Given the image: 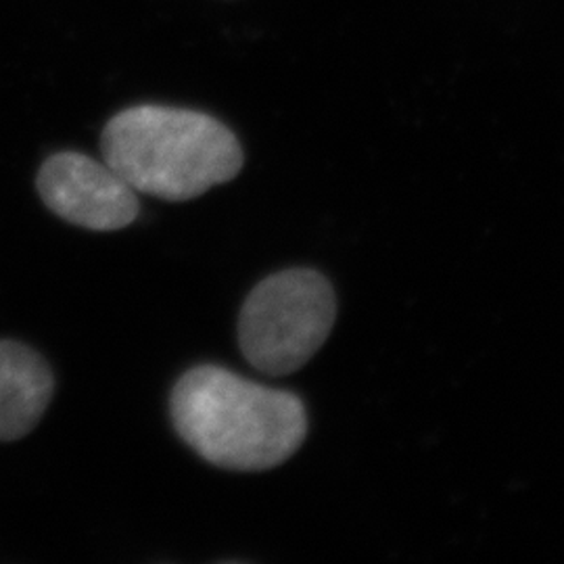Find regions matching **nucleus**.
I'll return each instance as SVG.
<instances>
[{
	"label": "nucleus",
	"instance_id": "nucleus-1",
	"mask_svg": "<svg viewBox=\"0 0 564 564\" xmlns=\"http://www.w3.org/2000/svg\"><path fill=\"white\" fill-rule=\"evenodd\" d=\"M170 414L182 442L205 463L237 473L281 466L307 435V412L295 393L214 364L182 375L172 389Z\"/></svg>",
	"mask_w": 564,
	"mask_h": 564
},
{
	"label": "nucleus",
	"instance_id": "nucleus-3",
	"mask_svg": "<svg viewBox=\"0 0 564 564\" xmlns=\"http://www.w3.org/2000/svg\"><path fill=\"white\" fill-rule=\"evenodd\" d=\"M337 318L330 282L310 268L263 279L242 303L239 345L245 360L270 377H286L310 362Z\"/></svg>",
	"mask_w": 564,
	"mask_h": 564
},
{
	"label": "nucleus",
	"instance_id": "nucleus-4",
	"mask_svg": "<svg viewBox=\"0 0 564 564\" xmlns=\"http://www.w3.org/2000/svg\"><path fill=\"white\" fill-rule=\"evenodd\" d=\"M41 199L61 220L95 232H113L141 214L139 193L105 162L78 151H61L42 163Z\"/></svg>",
	"mask_w": 564,
	"mask_h": 564
},
{
	"label": "nucleus",
	"instance_id": "nucleus-2",
	"mask_svg": "<svg viewBox=\"0 0 564 564\" xmlns=\"http://www.w3.org/2000/svg\"><path fill=\"white\" fill-rule=\"evenodd\" d=\"M102 162L139 195L191 202L242 170L237 134L216 118L181 107L137 105L107 121Z\"/></svg>",
	"mask_w": 564,
	"mask_h": 564
},
{
	"label": "nucleus",
	"instance_id": "nucleus-5",
	"mask_svg": "<svg viewBox=\"0 0 564 564\" xmlns=\"http://www.w3.org/2000/svg\"><path fill=\"white\" fill-rule=\"evenodd\" d=\"M55 393V377L39 351L0 341V442L30 435Z\"/></svg>",
	"mask_w": 564,
	"mask_h": 564
}]
</instances>
